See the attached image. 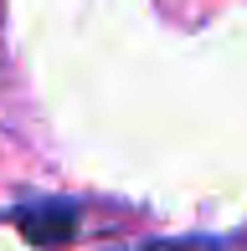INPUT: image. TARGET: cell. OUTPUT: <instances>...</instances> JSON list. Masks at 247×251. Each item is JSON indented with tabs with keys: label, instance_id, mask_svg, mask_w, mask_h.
<instances>
[{
	"label": "cell",
	"instance_id": "6da1fadb",
	"mask_svg": "<svg viewBox=\"0 0 247 251\" xmlns=\"http://www.w3.org/2000/svg\"><path fill=\"white\" fill-rule=\"evenodd\" d=\"M10 221L31 236V246H62V241H72L77 221H83V205L77 200H31L21 210H10Z\"/></svg>",
	"mask_w": 247,
	"mask_h": 251
},
{
	"label": "cell",
	"instance_id": "7a4b0ae2",
	"mask_svg": "<svg viewBox=\"0 0 247 251\" xmlns=\"http://www.w3.org/2000/svg\"><path fill=\"white\" fill-rule=\"evenodd\" d=\"M119 251H227V241L190 236V241H144V246H119Z\"/></svg>",
	"mask_w": 247,
	"mask_h": 251
}]
</instances>
